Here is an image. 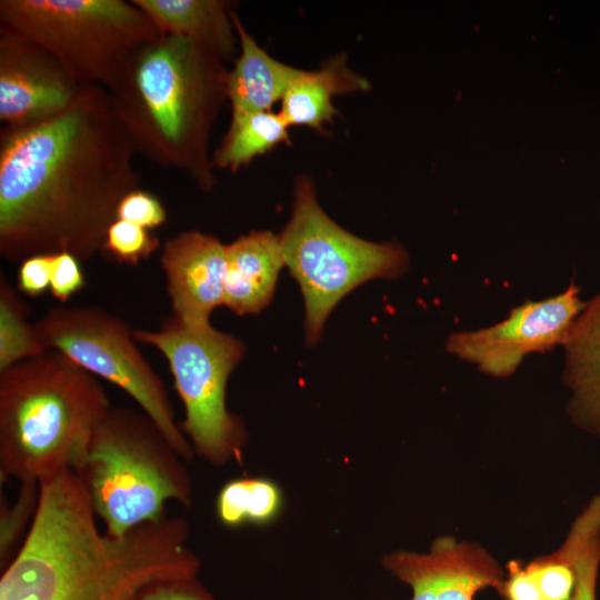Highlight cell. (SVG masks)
I'll use <instances>...</instances> for the list:
<instances>
[{
	"instance_id": "cell-9",
	"label": "cell",
	"mask_w": 600,
	"mask_h": 600,
	"mask_svg": "<svg viewBox=\"0 0 600 600\" xmlns=\"http://www.w3.org/2000/svg\"><path fill=\"white\" fill-rule=\"evenodd\" d=\"M48 350L126 391L161 429L183 460L193 449L174 421V412L161 378L143 357L133 330L121 318L98 307L58 306L36 323Z\"/></svg>"
},
{
	"instance_id": "cell-10",
	"label": "cell",
	"mask_w": 600,
	"mask_h": 600,
	"mask_svg": "<svg viewBox=\"0 0 600 600\" xmlns=\"http://www.w3.org/2000/svg\"><path fill=\"white\" fill-rule=\"evenodd\" d=\"M580 292V287L571 282L557 296L528 300L496 324L452 333L446 348L490 376L508 377L528 354L562 346L584 307Z\"/></svg>"
},
{
	"instance_id": "cell-28",
	"label": "cell",
	"mask_w": 600,
	"mask_h": 600,
	"mask_svg": "<svg viewBox=\"0 0 600 600\" xmlns=\"http://www.w3.org/2000/svg\"><path fill=\"white\" fill-rule=\"evenodd\" d=\"M134 600H213L197 578L154 582Z\"/></svg>"
},
{
	"instance_id": "cell-19",
	"label": "cell",
	"mask_w": 600,
	"mask_h": 600,
	"mask_svg": "<svg viewBox=\"0 0 600 600\" xmlns=\"http://www.w3.org/2000/svg\"><path fill=\"white\" fill-rule=\"evenodd\" d=\"M288 124L280 113L259 111L231 117V123L212 164L236 171L282 142H289Z\"/></svg>"
},
{
	"instance_id": "cell-18",
	"label": "cell",
	"mask_w": 600,
	"mask_h": 600,
	"mask_svg": "<svg viewBox=\"0 0 600 600\" xmlns=\"http://www.w3.org/2000/svg\"><path fill=\"white\" fill-rule=\"evenodd\" d=\"M368 88L363 77L352 72L343 58H337L318 70H301L284 93L279 113L289 127L321 128L337 113L334 96Z\"/></svg>"
},
{
	"instance_id": "cell-27",
	"label": "cell",
	"mask_w": 600,
	"mask_h": 600,
	"mask_svg": "<svg viewBox=\"0 0 600 600\" xmlns=\"http://www.w3.org/2000/svg\"><path fill=\"white\" fill-rule=\"evenodd\" d=\"M80 260L68 252L51 254L50 291L61 302H67L86 286Z\"/></svg>"
},
{
	"instance_id": "cell-11",
	"label": "cell",
	"mask_w": 600,
	"mask_h": 600,
	"mask_svg": "<svg viewBox=\"0 0 600 600\" xmlns=\"http://www.w3.org/2000/svg\"><path fill=\"white\" fill-rule=\"evenodd\" d=\"M81 84L48 51L23 39L0 34V121L21 128L64 111Z\"/></svg>"
},
{
	"instance_id": "cell-26",
	"label": "cell",
	"mask_w": 600,
	"mask_h": 600,
	"mask_svg": "<svg viewBox=\"0 0 600 600\" xmlns=\"http://www.w3.org/2000/svg\"><path fill=\"white\" fill-rule=\"evenodd\" d=\"M117 219L151 230L166 223L167 211L154 194L139 188L121 200Z\"/></svg>"
},
{
	"instance_id": "cell-21",
	"label": "cell",
	"mask_w": 600,
	"mask_h": 600,
	"mask_svg": "<svg viewBox=\"0 0 600 600\" xmlns=\"http://www.w3.org/2000/svg\"><path fill=\"white\" fill-rule=\"evenodd\" d=\"M28 306L7 277L0 274V372L12 364L46 352L34 323L28 321Z\"/></svg>"
},
{
	"instance_id": "cell-2",
	"label": "cell",
	"mask_w": 600,
	"mask_h": 600,
	"mask_svg": "<svg viewBox=\"0 0 600 600\" xmlns=\"http://www.w3.org/2000/svg\"><path fill=\"white\" fill-rule=\"evenodd\" d=\"M73 470L40 482L34 519L0 579V600H134L148 586L197 578L188 524L166 516L101 532Z\"/></svg>"
},
{
	"instance_id": "cell-13",
	"label": "cell",
	"mask_w": 600,
	"mask_h": 600,
	"mask_svg": "<svg viewBox=\"0 0 600 600\" xmlns=\"http://www.w3.org/2000/svg\"><path fill=\"white\" fill-rule=\"evenodd\" d=\"M160 263L172 313L190 323L210 322L223 306L227 244L196 230L183 231L162 246Z\"/></svg>"
},
{
	"instance_id": "cell-7",
	"label": "cell",
	"mask_w": 600,
	"mask_h": 600,
	"mask_svg": "<svg viewBox=\"0 0 600 600\" xmlns=\"http://www.w3.org/2000/svg\"><path fill=\"white\" fill-rule=\"evenodd\" d=\"M284 264L304 301L306 338L316 343L340 300L372 279H394L408 267L397 243H376L336 223L317 201L312 182L296 183L290 220L280 234Z\"/></svg>"
},
{
	"instance_id": "cell-5",
	"label": "cell",
	"mask_w": 600,
	"mask_h": 600,
	"mask_svg": "<svg viewBox=\"0 0 600 600\" xmlns=\"http://www.w3.org/2000/svg\"><path fill=\"white\" fill-rule=\"evenodd\" d=\"M156 422L142 410L112 407L97 427L74 471L104 532L121 536L167 516L166 506H190V476Z\"/></svg>"
},
{
	"instance_id": "cell-12",
	"label": "cell",
	"mask_w": 600,
	"mask_h": 600,
	"mask_svg": "<svg viewBox=\"0 0 600 600\" xmlns=\"http://www.w3.org/2000/svg\"><path fill=\"white\" fill-rule=\"evenodd\" d=\"M384 567L412 589L411 600H473L486 588L500 590L503 571L477 543L440 537L428 553L396 551Z\"/></svg>"
},
{
	"instance_id": "cell-30",
	"label": "cell",
	"mask_w": 600,
	"mask_h": 600,
	"mask_svg": "<svg viewBox=\"0 0 600 600\" xmlns=\"http://www.w3.org/2000/svg\"><path fill=\"white\" fill-rule=\"evenodd\" d=\"M507 570V578L503 579L499 590L506 600H542L537 583L526 564L518 560H511Z\"/></svg>"
},
{
	"instance_id": "cell-1",
	"label": "cell",
	"mask_w": 600,
	"mask_h": 600,
	"mask_svg": "<svg viewBox=\"0 0 600 600\" xmlns=\"http://www.w3.org/2000/svg\"><path fill=\"white\" fill-rule=\"evenodd\" d=\"M133 144L106 88L84 84L61 113L0 130V253L10 262L101 252L121 200L140 188Z\"/></svg>"
},
{
	"instance_id": "cell-4",
	"label": "cell",
	"mask_w": 600,
	"mask_h": 600,
	"mask_svg": "<svg viewBox=\"0 0 600 600\" xmlns=\"http://www.w3.org/2000/svg\"><path fill=\"white\" fill-rule=\"evenodd\" d=\"M97 377L56 350L0 372V476L19 483L77 471L111 409Z\"/></svg>"
},
{
	"instance_id": "cell-15",
	"label": "cell",
	"mask_w": 600,
	"mask_h": 600,
	"mask_svg": "<svg viewBox=\"0 0 600 600\" xmlns=\"http://www.w3.org/2000/svg\"><path fill=\"white\" fill-rule=\"evenodd\" d=\"M562 347L570 413L577 423L600 434V291L584 303Z\"/></svg>"
},
{
	"instance_id": "cell-20",
	"label": "cell",
	"mask_w": 600,
	"mask_h": 600,
	"mask_svg": "<svg viewBox=\"0 0 600 600\" xmlns=\"http://www.w3.org/2000/svg\"><path fill=\"white\" fill-rule=\"evenodd\" d=\"M281 506L280 489L266 478L233 479L221 488L216 502L218 518L228 527L270 522Z\"/></svg>"
},
{
	"instance_id": "cell-17",
	"label": "cell",
	"mask_w": 600,
	"mask_h": 600,
	"mask_svg": "<svg viewBox=\"0 0 600 600\" xmlns=\"http://www.w3.org/2000/svg\"><path fill=\"white\" fill-rule=\"evenodd\" d=\"M164 34L199 42L223 61L236 51V30L228 3L219 0H131Z\"/></svg>"
},
{
	"instance_id": "cell-3",
	"label": "cell",
	"mask_w": 600,
	"mask_h": 600,
	"mask_svg": "<svg viewBox=\"0 0 600 600\" xmlns=\"http://www.w3.org/2000/svg\"><path fill=\"white\" fill-rule=\"evenodd\" d=\"M227 73L208 47L163 33L129 58L107 91L136 153L209 191L216 179L208 143L227 98Z\"/></svg>"
},
{
	"instance_id": "cell-14",
	"label": "cell",
	"mask_w": 600,
	"mask_h": 600,
	"mask_svg": "<svg viewBox=\"0 0 600 600\" xmlns=\"http://www.w3.org/2000/svg\"><path fill=\"white\" fill-rule=\"evenodd\" d=\"M280 236L251 231L227 244L223 306L238 316L256 314L273 297L284 267Z\"/></svg>"
},
{
	"instance_id": "cell-23",
	"label": "cell",
	"mask_w": 600,
	"mask_h": 600,
	"mask_svg": "<svg viewBox=\"0 0 600 600\" xmlns=\"http://www.w3.org/2000/svg\"><path fill=\"white\" fill-rule=\"evenodd\" d=\"M160 248L150 230L117 219L108 229L101 253L119 264L138 266Z\"/></svg>"
},
{
	"instance_id": "cell-29",
	"label": "cell",
	"mask_w": 600,
	"mask_h": 600,
	"mask_svg": "<svg viewBox=\"0 0 600 600\" xmlns=\"http://www.w3.org/2000/svg\"><path fill=\"white\" fill-rule=\"evenodd\" d=\"M51 254H39L20 262L17 289L29 297H38L50 289Z\"/></svg>"
},
{
	"instance_id": "cell-6",
	"label": "cell",
	"mask_w": 600,
	"mask_h": 600,
	"mask_svg": "<svg viewBox=\"0 0 600 600\" xmlns=\"http://www.w3.org/2000/svg\"><path fill=\"white\" fill-rule=\"evenodd\" d=\"M0 34L41 47L81 86L109 89L129 58L163 33L132 1L1 0Z\"/></svg>"
},
{
	"instance_id": "cell-24",
	"label": "cell",
	"mask_w": 600,
	"mask_h": 600,
	"mask_svg": "<svg viewBox=\"0 0 600 600\" xmlns=\"http://www.w3.org/2000/svg\"><path fill=\"white\" fill-rule=\"evenodd\" d=\"M40 498V483L20 482L18 496L10 504L3 494L0 498V559L6 560L26 528L31 526Z\"/></svg>"
},
{
	"instance_id": "cell-16",
	"label": "cell",
	"mask_w": 600,
	"mask_h": 600,
	"mask_svg": "<svg viewBox=\"0 0 600 600\" xmlns=\"http://www.w3.org/2000/svg\"><path fill=\"white\" fill-rule=\"evenodd\" d=\"M231 18L240 43V54L226 78V97L230 101L232 117L271 111L301 69L269 56L248 33L234 12H231Z\"/></svg>"
},
{
	"instance_id": "cell-22",
	"label": "cell",
	"mask_w": 600,
	"mask_h": 600,
	"mask_svg": "<svg viewBox=\"0 0 600 600\" xmlns=\"http://www.w3.org/2000/svg\"><path fill=\"white\" fill-rule=\"evenodd\" d=\"M564 544L576 570L572 600H596L600 562V501L593 500L573 522Z\"/></svg>"
},
{
	"instance_id": "cell-25",
	"label": "cell",
	"mask_w": 600,
	"mask_h": 600,
	"mask_svg": "<svg viewBox=\"0 0 600 600\" xmlns=\"http://www.w3.org/2000/svg\"><path fill=\"white\" fill-rule=\"evenodd\" d=\"M526 567L533 577L542 600H572L576 570L564 543L556 552L534 559Z\"/></svg>"
},
{
	"instance_id": "cell-8",
	"label": "cell",
	"mask_w": 600,
	"mask_h": 600,
	"mask_svg": "<svg viewBox=\"0 0 600 600\" xmlns=\"http://www.w3.org/2000/svg\"><path fill=\"white\" fill-rule=\"evenodd\" d=\"M133 338L166 357L184 407L179 426L193 451L214 464L239 458L246 431L227 408L226 390L246 344L210 322L190 323L173 314L157 330L134 329Z\"/></svg>"
}]
</instances>
